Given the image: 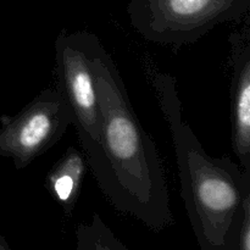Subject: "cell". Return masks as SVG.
<instances>
[{"label": "cell", "mask_w": 250, "mask_h": 250, "mask_svg": "<svg viewBox=\"0 0 250 250\" xmlns=\"http://www.w3.org/2000/svg\"><path fill=\"white\" fill-rule=\"evenodd\" d=\"M99 100L100 165L94 177L115 209L154 232L173 224L165 171L139 122L112 56L98 42L93 60Z\"/></svg>", "instance_id": "6da1fadb"}, {"label": "cell", "mask_w": 250, "mask_h": 250, "mask_svg": "<svg viewBox=\"0 0 250 250\" xmlns=\"http://www.w3.org/2000/svg\"><path fill=\"white\" fill-rule=\"evenodd\" d=\"M175 146L181 197L198 244L203 250H237L244 211L250 208V172L227 158L209 155L186 124L176 78H153Z\"/></svg>", "instance_id": "7a4b0ae2"}, {"label": "cell", "mask_w": 250, "mask_h": 250, "mask_svg": "<svg viewBox=\"0 0 250 250\" xmlns=\"http://www.w3.org/2000/svg\"><path fill=\"white\" fill-rule=\"evenodd\" d=\"M99 38L87 31H61L55 42L56 90L67 104L73 124L93 175L100 165L99 100L93 71L94 51Z\"/></svg>", "instance_id": "3957f363"}, {"label": "cell", "mask_w": 250, "mask_h": 250, "mask_svg": "<svg viewBox=\"0 0 250 250\" xmlns=\"http://www.w3.org/2000/svg\"><path fill=\"white\" fill-rule=\"evenodd\" d=\"M250 0H132L131 24L144 39L175 48L193 44L246 14Z\"/></svg>", "instance_id": "277c9868"}, {"label": "cell", "mask_w": 250, "mask_h": 250, "mask_svg": "<svg viewBox=\"0 0 250 250\" xmlns=\"http://www.w3.org/2000/svg\"><path fill=\"white\" fill-rule=\"evenodd\" d=\"M73 117L60 93L44 89L14 116H2L0 156L11 158L17 170L27 167L63 137Z\"/></svg>", "instance_id": "5b68a950"}, {"label": "cell", "mask_w": 250, "mask_h": 250, "mask_svg": "<svg viewBox=\"0 0 250 250\" xmlns=\"http://www.w3.org/2000/svg\"><path fill=\"white\" fill-rule=\"evenodd\" d=\"M231 44L232 149L244 171L250 172V32L229 36Z\"/></svg>", "instance_id": "8992f818"}, {"label": "cell", "mask_w": 250, "mask_h": 250, "mask_svg": "<svg viewBox=\"0 0 250 250\" xmlns=\"http://www.w3.org/2000/svg\"><path fill=\"white\" fill-rule=\"evenodd\" d=\"M87 167L85 156L75 146H68L46 176V189L66 215H71L75 209Z\"/></svg>", "instance_id": "52a82bcc"}, {"label": "cell", "mask_w": 250, "mask_h": 250, "mask_svg": "<svg viewBox=\"0 0 250 250\" xmlns=\"http://www.w3.org/2000/svg\"><path fill=\"white\" fill-rule=\"evenodd\" d=\"M77 250H121L127 249L98 214L93 215L90 225L81 224L76 229Z\"/></svg>", "instance_id": "ba28073f"}, {"label": "cell", "mask_w": 250, "mask_h": 250, "mask_svg": "<svg viewBox=\"0 0 250 250\" xmlns=\"http://www.w3.org/2000/svg\"><path fill=\"white\" fill-rule=\"evenodd\" d=\"M6 249H10V247L7 246L6 241H5L2 237H0V250H6Z\"/></svg>", "instance_id": "9c48e42d"}]
</instances>
